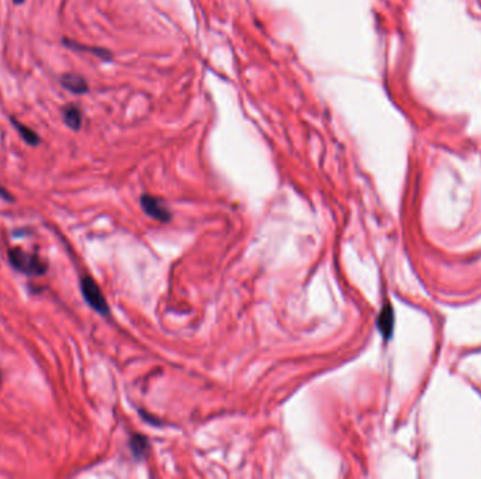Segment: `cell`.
Segmentation results:
<instances>
[{
	"label": "cell",
	"mask_w": 481,
	"mask_h": 479,
	"mask_svg": "<svg viewBox=\"0 0 481 479\" xmlns=\"http://www.w3.org/2000/svg\"><path fill=\"white\" fill-rule=\"evenodd\" d=\"M62 120L67 127H70L72 131H79L82 125V110L77 104H68L62 110Z\"/></svg>",
	"instance_id": "obj_5"
},
{
	"label": "cell",
	"mask_w": 481,
	"mask_h": 479,
	"mask_svg": "<svg viewBox=\"0 0 481 479\" xmlns=\"http://www.w3.org/2000/svg\"><path fill=\"white\" fill-rule=\"evenodd\" d=\"M62 44H64L67 48H71V50H75V51L92 52V54L97 55V57L101 58V60H109V58L111 57L110 52L106 51V50H101V48H92V47H87V45H82L79 43H75V41H71V40H67V38L62 40Z\"/></svg>",
	"instance_id": "obj_7"
},
{
	"label": "cell",
	"mask_w": 481,
	"mask_h": 479,
	"mask_svg": "<svg viewBox=\"0 0 481 479\" xmlns=\"http://www.w3.org/2000/svg\"><path fill=\"white\" fill-rule=\"evenodd\" d=\"M60 83L64 89L70 90L74 94H86L89 91L87 81L78 74H65L60 78Z\"/></svg>",
	"instance_id": "obj_4"
},
{
	"label": "cell",
	"mask_w": 481,
	"mask_h": 479,
	"mask_svg": "<svg viewBox=\"0 0 481 479\" xmlns=\"http://www.w3.org/2000/svg\"><path fill=\"white\" fill-rule=\"evenodd\" d=\"M24 1H26V0H13V3H14V4H23Z\"/></svg>",
	"instance_id": "obj_11"
},
{
	"label": "cell",
	"mask_w": 481,
	"mask_h": 479,
	"mask_svg": "<svg viewBox=\"0 0 481 479\" xmlns=\"http://www.w3.org/2000/svg\"><path fill=\"white\" fill-rule=\"evenodd\" d=\"M130 447H131L134 456L141 457L148 450V441L144 436H134L130 441Z\"/></svg>",
	"instance_id": "obj_9"
},
{
	"label": "cell",
	"mask_w": 481,
	"mask_h": 479,
	"mask_svg": "<svg viewBox=\"0 0 481 479\" xmlns=\"http://www.w3.org/2000/svg\"><path fill=\"white\" fill-rule=\"evenodd\" d=\"M80 290H82V295L84 298V301L100 315H109L110 308L109 304L100 290V287L97 286V283L92 278V277H83L80 280Z\"/></svg>",
	"instance_id": "obj_2"
},
{
	"label": "cell",
	"mask_w": 481,
	"mask_h": 479,
	"mask_svg": "<svg viewBox=\"0 0 481 479\" xmlns=\"http://www.w3.org/2000/svg\"><path fill=\"white\" fill-rule=\"evenodd\" d=\"M141 205L144 208V211L151 215L153 218L158 220V221H169L170 220V213L167 211V208L165 207L163 201L157 198V197H153V196H143L141 197Z\"/></svg>",
	"instance_id": "obj_3"
},
{
	"label": "cell",
	"mask_w": 481,
	"mask_h": 479,
	"mask_svg": "<svg viewBox=\"0 0 481 479\" xmlns=\"http://www.w3.org/2000/svg\"><path fill=\"white\" fill-rule=\"evenodd\" d=\"M9 261L17 271L27 276H43L48 270L47 261L37 253L26 252L21 247L9 249Z\"/></svg>",
	"instance_id": "obj_1"
},
{
	"label": "cell",
	"mask_w": 481,
	"mask_h": 479,
	"mask_svg": "<svg viewBox=\"0 0 481 479\" xmlns=\"http://www.w3.org/2000/svg\"><path fill=\"white\" fill-rule=\"evenodd\" d=\"M0 197H1L3 200H6V201H14L13 196H11L6 188H3V186H0Z\"/></svg>",
	"instance_id": "obj_10"
},
{
	"label": "cell",
	"mask_w": 481,
	"mask_h": 479,
	"mask_svg": "<svg viewBox=\"0 0 481 479\" xmlns=\"http://www.w3.org/2000/svg\"><path fill=\"white\" fill-rule=\"evenodd\" d=\"M10 123L13 124V127L16 128V131L18 133V135L21 137V140L27 144V145H30V147H38L40 144H41V138H40V135L35 133V131H33L31 128H28V127H26L24 124H21V123H18L16 118H13V117H10Z\"/></svg>",
	"instance_id": "obj_6"
},
{
	"label": "cell",
	"mask_w": 481,
	"mask_h": 479,
	"mask_svg": "<svg viewBox=\"0 0 481 479\" xmlns=\"http://www.w3.org/2000/svg\"><path fill=\"white\" fill-rule=\"evenodd\" d=\"M379 329L385 336H390L393 329V312L390 307H386L379 317Z\"/></svg>",
	"instance_id": "obj_8"
}]
</instances>
